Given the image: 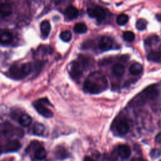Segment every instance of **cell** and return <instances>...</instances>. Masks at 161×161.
I'll use <instances>...</instances> for the list:
<instances>
[{"label":"cell","mask_w":161,"mask_h":161,"mask_svg":"<svg viewBox=\"0 0 161 161\" xmlns=\"http://www.w3.org/2000/svg\"><path fill=\"white\" fill-rule=\"evenodd\" d=\"M107 87V81L99 72H95L89 75L84 83V90L91 94H98Z\"/></svg>","instance_id":"cell-1"},{"label":"cell","mask_w":161,"mask_h":161,"mask_svg":"<svg viewBox=\"0 0 161 161\" xmlns=\"http://www.w3.org/2000/svg\"><path fill=\"white\" fill-rule=\"evenodd\" d=\"M158 94L157 87L155 85L150 86L144 89L136 97V103L139 104H144L147 101L155 99Z\"/></svg>","instance_id":"cell-2"},{"label":"cell","mask_w":161,"mask_h":161,"mask_svg":"<svg viewBox=\"0 0 161 161\" xmlns=\"http://www.w3.org/2000/svg\"><path fill=\"white\" fill-rule=\"evenodd\" d=\"M46 100L47 99L44 98L36 100L33 103V106L39 114H40L41 115L45 118H52L53 114L52 112V111L49 109L48 108H47L44 104Z\"/></svg>","instance_id":"cell-3"},{"label":"cell","mask_w":161,"mask_h":161,"mask_svg":"<svg viewBox=\"0 0 161 161\" xmlns=\"http://www.w3.org/2000/svg\"><path fill=\"white\" fill-rule=\"evenodd\" d=\"M69 72L72 78L75 80H79L82 75V70L84 68L82 64L79 61H73L69 65Z\"/></svg>","instance_id":"cell-4"},{"label":"cell","mask_w":161,"mask_h":161,"mask_svg":"<svg viewBox=\"0 0 161 161\" xmlns=\"http://www.w3.org/2000/svg\"><path fill=\"white\" fill-rule=\"evenodd\" d=\"M87 13L89 16L95 18L99 22L103 21L106 16L105 9L103 7L99 6H96L93 8H88Z\"/></svg>","instance_id":"cell-5"},{"label":"cell","mask_w":161,"mask_h":161,"mask_svg":"<svg viewBox=\"0 0 161 161\" xmlns=\"http://www.w3.org/2000/svg\"><path fill=\"white\" fill-rule=\"evenodd\" d=\"M113 41L108 36H103L99 42V48L102 51H108L112 48Z\"/></svg>","instance_id":"cell-6"},{"label":"cell","mask_w":161,"mask_h":161,"mask_svg":"<svg viewBox=\"0 0 161 161\" xmlns=\"http://www.w3.org/2000/svg\"><path fill=\"white\" fill-rule=\"evenodd\" d=\"M51 25L48 20H44L40 25V31L43 38H47L50 32Z\"/></svg>","instance_id":"cell-7"},{"label":"cell","mask_w":161,"mask_h":161,"mask_svg":"<svg viewBox=\"0 0 161 161\" xmlns=\"http://www.w3.org/2000/svg\"><path fill=\"white\" fill-rule=\"evenodd\" d=\"M118 152L119 157L123 159L128 158L131 155L130 148L126 145H120L118 147Z\"/></svg>","instance_id":"cell-8"},{"label":"cell","mask_w":161,"mask_h":161,"mask_svg":"<svg viewBox=\"0 0 161 161\" xmlns=\"http://www.w3.org/2000/svg\"><path fill=\"white\" fill-rule=\"evenodd\" d=\"M21 147L20 142L17 140L9 141L6 145V152H12L18 150Z\"/></svg>","instance_id":"cell-9"},{"label":"cell","mask_w":161,"mask_h":161,"mask_svg":"<svg viewBox=\"0 0 161 161\" xmlns=\"http://www.w3.org/2000/svg\"><path fill=\"white\" fill-rule=\"evenodd\" d=\"M65 14L68 19H73L79 16V11L74 6H69L65 9Z\"/></svg>","instance_id":"cell-10"},{"label":"cell","mask_w":161,"mask_h":161,"mask_svg":"<svg viewBox=\"0 0 161 161\" xmlns=\"http://www.w3.org/2000/svg\"><path fill=\"white\" fill-rule=\"evenodd\" d=\"M12 6L9 3H3L0 4V15L3 17L9 16L12 13Z\"/></svg>","instance_id":"cell-11"},{"label":"cell","mask_w":161,"mask_h":161,"mask_svg":"<svg viewBox=\"0 0 161 161\" xmlns=\"http://www.w3.org/2000/svg\"><path fill=\"white\" fill-rule=\"evenodd\" d=\"M130 130V126L126 121H121L116 125V130L121 135L126 134Z\"/></svg>","instance_id":"cell-12"},{"label":"cell","mask_w":161,"mask_h":161,"mask_svg":"<svg viewBox=\"0 0 161 161\" xmlns=\"http://www.w3.org/2000/svg\"><path fill=\"white\" fill-rule=\"evenodd\" d=\"M13 39V35L8 31H4L0 34V43L2 44H8Z\"/></svg>","instance_id":"cell-13"},{"label":"cell","mask_w":161,"mask_h":161,"mask_svg":"<svg viewBox=\"0 0 161 161\" xmlns=\"http://www.w3.org/2000/svg\"><path fill=\"white\" fill-rule=\"evenodd\" d=\"M46 155H47V152L45 149L43 147L39 145L35 150V153H34L35 158L38 160H42L45 158Z\"/></svg>","instance_id":"cell-14"},{"label":"cell","mask_w":161,"mask_h":161,"mask_svg":"<svg viewBox=\"0 0 161 161\" xmlns=\"http://www.w3.org/2000/svg\"><path fill=\"white\" fill-rule=\"evenodd\" d=\"M32 121L31 116L28 114H22L18 118L19 123L23 126H28Z\"/></svg>","instance_id":"cell-15"},{"label":"cell","mask_w":161,"mask_h":161,"mask_svg":"<svg viewBox=\"0 0 161 161\" xmlns=\"http://www.w3.org/2000/svg\"><path fill=\"white\" fill-rule=\"evenodd\" d=\"M125 67L121 64H116L113 65L112 71L114 75L118 77H121L125 73Z\"/></svg>","instance_id":"cell-16"},{"label":"cell","mask_w":161,"mask_h":161,"mask_svg":"<svg viewBox=\"0 0 161 161\" xmlns=\"http://www.w3.org/2000/svg\"><path fill=\"white\" fill-rule=\"evenodd\" d=\"M143 70V66L138 62H135L131 64L130 67V72L131 74L136 75L140 74Z\"/></svg>","instance_id":"cell-17"},{"label":"cell","mask_w":161,"mask_h":161,"mask_svg":"<svg viewBox=\"0 0 161 161\" xmlns=\"http://www.w3.org/2000/svg\"><path fill=\"white\" fill-rule=\"evenodd\" d=\"M20 70H21V72L24 77L29 75L31 72L32 65L30 62L24 63L20 66Z\"/></svg>","instance_id":"cell-18"},{"label":"cell","mask_w":161,"mask_h":161,"mask_svg":"<svg viewBox=\"0 0 161 161\" xmlns=\"http://www.w3.org/2000/svg\"><path fill=\"white\" fill-rule=\"evenodd\" d=\"M9 72L11 74V75L15 78V79H22L23 78V76L21 72V70H20V67H18L17 65H13L10 69H9Z\"/></svg>","instance_id":"cell-19"},{"label":"cell","mask_w":161,"mask_h":161,"mask_svg":"<svg viewBox=\"0 0 161 161\" xmlns=\"http://www.w3.org/2000/svg\"><path fill=\"white\" fill-rule=\"evenodd\" d=\"M147 58L149 60L157 62H161V52L153 51L150 52L147 55Z\"/></svg>","instance_id":"cell-20"},{"label":"cell","mask_w":161,"mask_h":161,"mask_svg":"<svg viewBox=\"0 0 161 161\" xmlns=\"http://www.w3.org/2000/svg\"><path fill=\"white\" fill-rule=\"evenodd\" d=\"M45 128L43 125L40 123H36L34 124L33 127V133L36 135L41 136L43 134L45 131Z\"/></svg>","instance_id":"cell-21"},{"label":"cell","mask_w":161,"mask_h":161,"mask_svg":"<svg viewBox=\"0 0 161 161\" xmlns=\"http://www.w3.org/2000/svg\"><path fill=\"white\" fill-rule=\"evenodd\" d=\"M74 30L77 33H84L87 31V27L84 23H77L74 27Z\"/></svg>","instance_id":"cell-22"},{"label":"cell","mask_w":161,"mask_h":161,"mask_svg":"<svg viewBox=\"0 0 161 161\" xmlns=\"http://www.w3.org/2000/svg\"><path fill=\"white\" fill-rule=\"evenodd\" d=\"M159 41H160V38L158 36L153 35V36H148V38H147L145 40L144 43L146 45L150 46V45H152L155 43H157Z\"/></svg>","instance_id":"cell-23"},{"label":"cell","mask_w":161,"mask_h":161,"mask_svg":"<svg viewBox=\"0 0 161 161\" xmlns=\"http://www.w3.org/2000/svg\"><path fill=\"white\" fill-rule=\"evenodd\" d=\"M128 21V16L125 14H120L116 18V23L120 25L123 26L126 25Z\"/></svg>","instance_id":"cell-24"},{"label":"cell","mask_w":161,"mask_h":161,"mask_svg":"<svg viewBox=\"0 0 161 161\" xmlns=\"http://www.w3.org/2000/svg\"><path fill=\"white\" fill-rule=\"evenodd\" d=\"M60 38L64 42H69L72 38V33L69 30H65L60 33Z\"/></svg>","instance_id":"cell-25"},{"label":"cell","mask_w":161,"mask_h":161,"mask_svg":"<svg viewBox=\"0 0 161 161\" xmlns=\"http://www.w3.org/2000/svg\"><path fill=\"white\" fill-rule=\"evenodd\" d=\"M123 37L125 41L131 42L135 40V34L131 31H126L123 33Z\"/></svg>","instance_id":"cell-26"},{"label":"cell","mask_w":161,"mask_h":161,"mask_svg":"<svg viewBox=\"0 0 161 161\" xmlns=\"http://www.w3.org/2000/svg\"><path fill=\"white\" fill-rule=\"evenodd\" d=\"M147 22L145 19H139L136 23V28L138 30H143L146 28L147 26Z\"/></svg>","instance_id":"cell-27"},{"label":"cell","mask_w":161,"mask_h":161,"mask_svg":"<svg viewBox=\"0 0 161 161\" xmlns=\"http://www.w3.org/2000/svg\"><path fill=\"white\" fill-rule=\"evenodd\" d=\"M161 155V150L159 148H153L151 152L150 155L153 158H157Z\"/></svg>","instance_id":"cell-28"},{"label":"cell","mask_w":161,"mask_h":161,"mask_svg":"<svg viewBox=\"0 0 161 161\" xmlns=\"http://www.w3.org/2000/svg\"><path fill=\"white\" fill-rule=\"evenodd\" d=\"M155 141L158 143H161V132L158 133L155 136Z\"/></svg>","instance_id":"cell-29"},{"label":"cell","mask_w":161,"mask_h":161,"mask_svg":"<svg viewBox=\"0 0 161 161\" xmlns=\"http://www.w3.org/2000/svg\"><path fill=\"white\" fill-rule=\"evenodd\" d=\"M84 161H94V160L91 157H90L89 156H86L84 158Z\"/></svg>","instance_id":"cell-30"},{"label":"cell","mask_w":161,"mask_h":161,"mask_svg":"<svg viewBox=\"0 0 161 161\" xmlns=\"http://www.w3.org/2000/svg\"><path fill=\"white\" fill-rule=\"evenodd\" d=\"M1 152V145H0V153Z\"/></svg>","instance_id":"cell-31"}]
</instances>
